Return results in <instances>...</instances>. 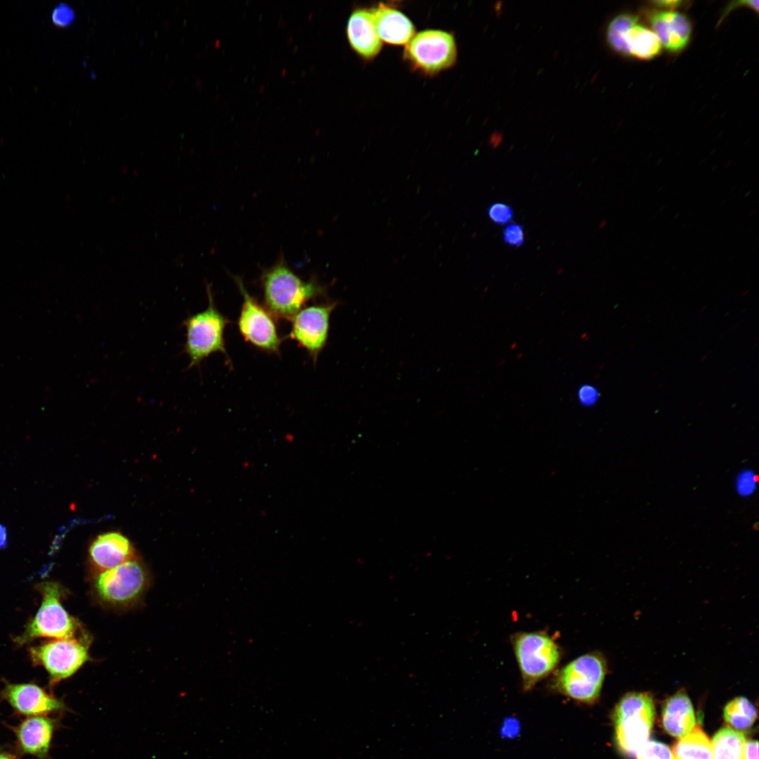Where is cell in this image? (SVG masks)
<instances>
[{"instance_id": "1", "label": "cell", "mask_w": 759, "mask_h": 759, "mask_svg": "<svg viewBox=\"0 0 759 759\" xmlns=\"http://www.w3.org/2000/svg\"><path fill=\"white\" fill-rule=\"evenodd\" d=\"M260 283L264 305L275 318L290 320L310 300L325 293V287L316 279L301 280L280 259L263 270Z\"/></svg>"}, {"instance_id": "2", "label": "cell", "mask_w": 759, "mask_h": 759, "mask_svg": "<svg viewBox=\"0 0 759 759\" xmlns=\"http://www.w3.org/2000/svg\"><path fill=\"white\" fill-rule=\"evenodd\" d=\"M37 589L42 597L41 606L22 634L15 640L17 643L24 644L40 637L60 640L86 635L61 603L62 597L65 595V590L61 585L44 581L37 584Z\"/></svg>"}, {"instance_id": "3", "label": "cell", "mask_w": 759, "mask_h": 759, "mask_svg": "<svg viewBox=\"0 0 759 759\" xmlns=\"http://www.w3.org/2000/svg\"><path fill=\"white\" fill-rule=\"evenodd\" d=\"M207 307L189 316L183 323L186 330L184 351L189 358L188 368L199 366L212 353H222L231 363L224 339L230 320L216 308L211 285L207 283Z\"/></svg>"}, {"instance_id": "4", "label": "cell", "mask_w": 759, "mask_h": 759, "mask_svg": "<svg viewBox=\"0 0 759 759\" xmlns=\"http://www.w3.org/2000/svg\"><path fill=\"white\" fill-rule=\"evenodd\" d=\"M655 716L652 696L647 692L623 696L614 712L616 741L625 754L635 755L649 739Z\"/></svg>"}, {"instance_id": "5", "label": "cell", "mask_w": 759, "mask_h": 759, "mask_svg": "<svg viewBox=\"0 0 759 759\" xmlns=\"http://www.w3.org/2000/svg\"><path fill=\"white\" fill-rule=\"evenodd\" d=\"M149 585L145 566L134 558L112 569L97 572L92 588L97 599L114 608L129 607L138 602Z\"/></svg>"}, {"instance_id": "6", "label": "cell", "mask_w": 759, "mask_h": 759, "mask_svg": "<svg viewBox=\"0 0 759 759\" xmlns=\"http://www.w3.org/2000/svg\"><path fill=\"white\" fill-rule=\"evenodd\" d=\"M511 640L524 691L548 676L560 661L559 645L545 632H519Z\"/></svg>"}, {"instance_id": "7", "label": "cell", "mask_w": 759, "mask_h": 759, "mask_svg": "<svg viewBox=\"0 0 759 759\" xmlns=\"http://www.w3.org/2000/svg\"><path fill=\"white\" fill-rule=\"evenodd\" d=\"M606 669V661L600 653H587L558 671L554 687L575 701L592 704L600 695Z\"/></svg>"}, {"instance_id": "8", "label": "cell", "mask_w": 759, "mask_h": 759, "mask_svg": "<svg viewBox=\"0 0 759 759\" xmlns=\"http://www.w3.org/2000/svg\"><path fill=\"white\" fill-rule=\"evenodd\" d=\"M89 642L87 635L52 640L30 647L29 654L34 665L46 670L52 687L72 676L89 659Z\"/></svg>"}, {"instance_id": "9", "label": "cell", "mask_w": 759, "mask_h": 759, "mask_svg": "<svg viewBox=\"0 0 759 759\" xmlns=\"http://www.w3.org/2000/svg\"><path fill=\"white\" fill-rule=\"evenodd\" d=\"M233 280L243 299L238 321L241 336L254 348L280 356L283 339L278 334L275 318L249 293L241 278L235 276Z\"/></svg>"}, {"instance_id": "10", "label": "cell", "mask_w": 759, "mask_h": 759, "mask_svg": "<svg viewBox=\"0 0 759 759\" xmlns=\"http://www.w3.org/2000/svg\"><path fill=\"white\" fill-rule=\"evenodd\" d=\"M404 56L415 69L434 74L455 64L456 43L450 33L427 30L417 33L406 44Z\"/></svg>"}, {"instance_id": "11", "label": "cell", "mask_w": 759, "mask_h": 759, "mask_svg": "<svg viewBox=\"0 0 759 759\" xmlns=\"http://www.w3.org/2000/svg\"><path fill=\"white\" fill-rule=\"evenodd\" d=\"M337 304L329 301L305 306L291 320L288 337L307 351L313 364L326 345L330 316Z\"/></svg>"}, {"instance_id": "12", "label": "cell", "mask_w": 759, "mask_h": 759, "mask_svg": "<svg viewBox=\"0 0 759 759\" xmlns=\"http://www.w3.org/2000/svg\"><path fill=\"white\" fill-rule=\"evenodd\" d=\"M20 715L46 716L65 708L63 701L32 683H6L0 694Z\"/></svg>"}, {"instance_id": "13", "label": "cell", "mask_w": 759, "mask_h": 759, "mask_svg": "<svg viewBox=\"0 0 759 759\" xmlns=\"http://www.w3.org/2000/svg\"><path fill=\"white\" fill-rule=\"evenodd\" d=\"M55 728L56 722L49 717H27L14 729L18 749L25 754L46 759Z\"/></svg>"}, {"instance_id": "14", "label": "cell", "mask_w": 759, "mask_h": 759, "mask_svg": "<svg viewBox=\"0 0 759 759\" xmlns=\"http://www.w3.org/2000/svg\"><path fill=\"white\" fill-rule=\"evenodd\" d=\"M134 555L129 540L117 532L98 536L89 548L90 560L96 573L116 567L134 559Z\"/></svg>"}, {"instance_id": "15", "label": "cell", "mask_w": 759, "mask_h": 759, "mask_svg": "<svg viewBox=\"0 0 759 759\" xmlns=\"http://www.w3.org/2000/svg\"><path fill=\"white\" fill-rule=\"evenodd\" d=\"M649 21L652 31L668 51H680L689 43L692 25L685 15L675 11H658L650 15Z\"/></svg>"}, {"instance_id": "16", "label": "cell", "mask_w": 759, "mask_h": 759, "mask_svg": "<svg viewBox=\"0 0 759 759\" xmlns=\"http://www.w3.org/2000/svg\"><path fill=\"white\" fill-rule=\"evenodd\" d=\"M372 21L379 39L392 45H406L415 36V27L400 11L380 4L371 10Z\"/></svg>"}, {"instance_id": "17", "label": "cell", "mask_w": 759, "mask_h": 759, "mask_svg": "<svg viewBox=\"0 0 759 759\" xmlns=\"http://www.w3.org/2000/svg\"><path fill=\"white\" fill-rule=\"evenodd\" d=\"M346 35L351 48L366 59L375 57L382 48V41L375 30L371 10L359 8L350 15Z\"/></svg>"}, {"instance_id": "18", "label": "cell", "mask_w": 759, "mask_h": 759, "mask_svg": "<svg viewBox=\"0 0 759 759\" xmlns=\"http://www.w3.org/2000/svg\"><path fill=\"white\" fill-rule=\"evenodd\" d=\"M661 720L664 729L680 739L694 728L696 725L693 706L685 692H677L666 701Z\"/></svg>"}, {"instance_id": "19", "label": "cell", "mask_w": 759, "mask_h": 759, "mask_svg": "<svg viewBox=\"0 0 759 759\" xmlns=\"http://www.w3.org/2000/svg\"><path fill=\"white\" fill-rule=\"evenodd\" d=\"M628 56L648 60L657 56L662 46L655 33L642 26L635 25L625 37Z\"/></svg>"}, {"instance_id": "20", "label": "cell", "mask_w": 759, "mask_h": 759, "mask_svg": "<svg viewBox=\"0 0 759 759\" xmlns=\"http://www.w3.org/2000/svg\"><path fill=\"white\" fill-rule=\"evenodd\" d=\"M673 755L674 759H713L712 744L701 728L696 725L675 744Z\"/></svg>"}, {"instance_id": "21", "label": "cell", "mask_w": 759, "mask_h": 759, "mask_svg": "<svg viewBox=\"0 0 759 759\" xmlns=\"http://www.w3.org/2000/svg\"><path fill=\"white\" fill-rule=\"evenodd\" d=\"M713 759H744L746 739L732 727L718 730L712 741Z\"/></svg>"}, {"instance_id": "22", "label": "cell", "mask_w": 759, "mask_h": 759, "mask_svg": "<svg viewBox=\"0 0 759 759\" xmlns=\"http://www.w3.org/2000/svg\"><path fill=\"white\" fill-rule=\"evenodd\" d=\"M757 717L756 710L745 697H737L725 707L724 718L733 729L745 730L752 726Z\"/></svg>"}, {"instance_id": "23", "label": "cell", "mask_w": 759, "mask_h": 759, "mask_svg": "<svg viewBox=\"0 0 759 759\" xmlns=\"http://www.w3.org/2000/svg\"><path fill=\"white\" fill-rule=\"evenodd\" d=\"M637 16L624 13L615 17L610 22L606 30V41L612 50L619 54L628 56L625 37L637 25Z\"/></svg>"}, {"instance_id": "24", "label": "cell", "mask_w": 759, "mask_h": 759, "mask_svg": "<svg viewBox=\"0 0 759 759\" xmlns=\"http://www.w3.org/2000/svg\"><path fill=\"white\" fill-rule=\"evenodd\" d=\"M637 759H674L673 752L666 744L647 740L635 753Z\"/></svg>"}, {"instance_id": "25", "label": "cell", "mask_w": 759, "mask_h": 759, "mask_svg": "<svg viewBox=\"0 0 759 759\" xmlns=\"http://www.w3.org/2000/svg\"><path fill=\"white\" fill-rule=\"evenodd\" d=\"M489 219L496 225H505L514 218L513 209L508 205L502 202H495L491 205L487 210Z\"/></svg>"}, {"instance_id": "26", "label": "cell", "mask_w": 759, "mask_h": 759, "mask_svg": "<svg viewBox=\"0 0 759 759\" xmlns=\"http://www.w3.org/2000/svg\"><path fill=\"white\" fill-rule=\"evenodd\" d=\"M74 18L75 13L73 8L65 4L57 5L51 13V20L58 27H66L70 25Z\"/></svg>"}, {"instance_id": "27", "label": "cell", "mask_w": 759, "mask_h": 759, "mask_svg": "<svg viewBox=\"0 0 759 759\" xmlns=\"http://www.w3.org/2000/svg\"><path fill=\"white\" fill-rule=\"evenodd\" d=\"M502 239L507 245L512 247L523 245L524 242V227L515 223L509 224L503 230Z\"/></svg>"}, {"instance_id": "28", "label": "cell", "mask_w": 759, "mask_h": 759, "mask_svg": "<svg viewBox=\"0 0 759 759\" xmlns=\"http://www.w3.org/2000/svg\"><path fill=\"white\" fill-rule=\"evenodd\" d=\"M756 483L757 477L753 472L749 470L744 471L739 474L737 479V490L741 495H750L754 492Z\"/></svg>"}, {"instance_id": "29", "label": "cell", "mask_w": 759, "mask_h": 759, "mask_svg": "<svg viewBox=\"0 0 759 759\" xmlns=\"http://www.w3.org/2000/svg\"><path fill=\"white\" fill-rule=\"evenodd\" d=\"M599 393L596 387L590 384H583L578 389V398L584 406L595 405L598 401Z\"/></svg>"}, {"instance_id": "30", "label": "cell", "mask_w": 759, "mask_h": 759, "mask_svg": "<svg viewBox=\"0 0 759 759\" xmlns=\"http://www.w3.org/2000/svg\"><path fill=\"white\" fill-rule=\"evenodd\" d=\"M744 759H758V743L748 740L745 744Z\"/></svg>"}, {"instance_id": "31", "label": "cell", "mask_w": 759, "mask_h": 759, "mask_svg": "<svg viewBox=\"0 0 759 759\" xmlns=\"http://www.w3.org/2000/svg\"><path fill=\"white\" fill-rule=\"evenodd\" d=\"M652 4L659 7L663 8L673 9L677 7H680L684 1H655Z\"/></svg>"}, {"instance_id": "32", "label": "cell", "mask_w": 759, "mask_h": 759, "mask_svg": "<svg viewBox=\"0 0 759 759\" xmlns=\"http://www.w3.org/2000/svg\"><path fill=\"white\" fill-rule=\"evenodd\" d=\"M7 530L4 525L0 524V550H2L8 545Z\"/></svg>"}, {"instance_id": "33", "label": "cell", "mask_w": 759, "mask_h": 759, "mask_svg": "<svg viewBox=\"0 0 759 759\" xmlns=\"http://www.w3.org/2000/svg\"><path fill=\"white\" fill-rule=\"evenodd\" d=\"M0 759H18L17 757L13 754L8 753H0Z\"/></svg>"}]
</instances>
